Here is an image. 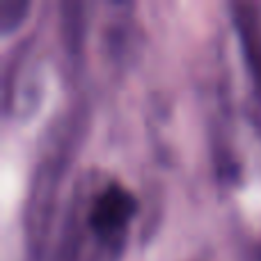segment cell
<instances>
[{"label":"cell","mask_w":261,"mask_h":261,"mask_svg":"<svg viewBox=\"0 0 261 261\" xmlns=\"http://www.w3.org/2000/svg\"><path fill=\"white\" fill-rule=\"evenodd\" d=\"M87 37V5L83 0H62L60 3V41L71 62L83 58Z\"/></svg>","instance_id":"277c9868"},{"label":"cell","mask_w":261,"mask_h":261,"mask_svg":"<svg viewBox=\"0 0 261 261\" xmlns=\"http://www.w3.org/2000/svg\"><path fill=\"white\" fill-rule=\"evenodd\" d=\"M81 124L73 119L53 133V142L44 153L35 161L28 184L25 204H23V236H25V254L28 261H41L48 245L50 231H53L55 202H58V188L62 184V174L67 170L69 151L76 140Z\"/></svg>","instance_id":"7a4b0ae2"},{"label":"cell","mask_w":261,"mask_h":261,"mask_svg":"<svg viewBox=\"0 0 261 261\" xmlns=\"http://www.w3.org/2000/svg\"><path fill=\"white\" fill-rule=\"evenodd\" d=\"M135 213L138 199L128 188L87 170L69 197L55 261H119Z\"/></svg>","instance_id":"6da1fadb"},{"label":"cell","mask_w":261,"mask_h":261,"mask_svg":"<svg viewBox=\"0 0 261 261\" xmlns=\"http://www.w3.org/2000/svg\"><path fill=\"white\" fill-rule=\"evenodd\" d=\"M30 0H0V32L9 35L23 23Z\"/></svg>","instance_id":"5b68a950"},{"label":"cell","mask_w":261,"mask_h":261,"mask_svg":"<svg viewBox=\"0 0 261 261\" xmlns=\"http://www.w3.org/2000/svg\"><path fill=\"white\" fill-rule=\"evenodd\" d=\"M229 16L236 35L241 41L245 69L250 73V81L254 85V92L261 96V21L259 7L254 3L234 0L229 3Z\"/></svg>","instance_id":"3957f363"}]
</instances>
